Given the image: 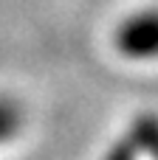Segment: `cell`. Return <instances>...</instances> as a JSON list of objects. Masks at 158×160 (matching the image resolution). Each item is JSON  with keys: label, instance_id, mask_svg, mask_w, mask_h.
<instances>
[{"label": "cell", "instance_id": "cell-1", "mask_svg": "<svg viewBox=\"0 0 158 160\" xmlns=\"http://www.w3.org/2000/svg\"><path fill=\"white\" fill-rule=\"evenodd\" d=\"M113 42L119 53L127 59H136V62L158 59V8L136 11L124 22H119Z\"/></svg>", "mask_w": 158, "mask_h": 160}, {"label": "cell", "instance_id": "cell-2", "mask_svg": "<svg viewBox=\"0 0 158 160\" xmlns=\"http://www.w3.org/2000/svg\"><path fill=\"white\" fill-rule=\"evenodd\" d=\"M23 129V110L17 101L11 98H0V146L8 143L11 138H17V132Z\"/></svg>", "mask_w": 158, "mask_h": 160}, {"label": "cell", "instance_id": "cell-3", "mask_svg": "<svg viewBox=\"0 0 158 160\" xmlns=\"http://www.w3.org/2000/svg\"><path fill=\"white\" fill-rule=\"evenodd\" d=\"M141 155V149H139V143L130 138V132L124 135V138H119L107 152H105V158L102 160H139Z\"/></svg>", "mask_w": 158, "mask_h": 160}]
</instances>
